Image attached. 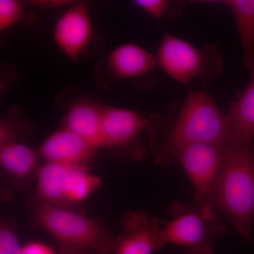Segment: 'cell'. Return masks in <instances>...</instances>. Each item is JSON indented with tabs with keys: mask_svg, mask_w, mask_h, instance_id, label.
Here are the masks:
<instances>
[{
	"mask_svg": "<svg viewBox=\"0 0 254 254\" xmlns=\"http://www.w3.org/2000/svg\"><path fill=\"white\" fill-rule=\"evenodd\" d=\"M155 163L167 167L173 155L185 145L195 143L225 145L229 140L226 115L205 92L189 91L177 116L168 126L157 115L149 117L147 128Z\"/></svg>",
	"mask_w": 254,
	"mask_h": 254,
	"instance_id": "obj_1",
	"label": "cell"
},
{
	"mask_svg": "<svg viewBox=\"0 0 254 254\" xmlns=\"http://www.w3.org/2000/svg\"><path fill=\"white\" fill-rule=\"evenodd\" d=\"M253 141V138L228 140L218 176L208 194L198 203L223 214L247 242L252 240L254 220Z\"/></svg>",
	"mask_w": 254,
	"mask_h": 254,
	"instance_id": "obj_2",
	"label": "cell"
},
{
	"mask_svg": "<svg viewBox=\"0 0 254 254\" xmlns=\"http://www.w3.org/2000/svg\"><path fill=\"white\" fill-rule=\"evenodd\" d=\"M32 222L55 239L58 246L85 251L92 254H112L113 235L103 225L69 208L35 201Z\"/></svg>",
	"mask_w": 254,
	"mask_h": 254,
	"instance_id": "obj_3",
	"label": "cell"
},
{
	"mask_svg": "<svg viewBox=\"0 0 254 254\" xmlns=\"http://www.w3.org/2000/svg\"><path fill=\"white\" fill-rule=\"evenodd\" d=\"M168 213L171 220L164 224L162 237L166 244L184 247L185 254H213L214 242L226 232L218 211L209 205L175 200Z\"/></svg>",
	"mask_w": 254,
	"mask_h": 254,
	"instance_id": "obj_4",
	"label": "cell"
},
{
	"mask_svg": "<svg viewBox=\"0 0 254 254\" xmlns=\"http://www.w3.org/2000/svg\"><path fill=\"white\" fill-rule=\"evenodd\" d=\"M156 58L158 66L184 85L195 79L210 84L223 71L222 53L218 47L208 44L197 48L170 33L164 34Z\"/></svg>",
	"mask_w": 254,
	"mask_h": 254,
	"instance_id": "obj_5",
	"label": "cell"
},
{
	"mask_svg": "<svg viewBox=\"0 0 254 254\" xmlns=\"http://www.w3.org/2000/svg\"><path fill=\"white\" fill-rule=\"evenodd\" d=\"M149 118L134 110L103 105V148L123 160H141L146 148L141 142Z\"/></svg>",
	"mask_w": 254,
	"mask_h": 254,
	"instance_id": "obj_6",
	"label": "cell"
},
{
	"mask_svg": "<svg viewBox=\"0 0 254 254\" xmlns=\"http://www.w3.org/2000/svg\"><path fill=\"white\" fill-rule=\"evenodd\" d=\"M225 145L195 143L182 147L172 162L181 164L194 190L195 203H200L213 187L224 163Z\"/></svg>",
	"mask_w": 254,
	"mask_h": 254,
	"instance_id": "obj_7",
	"label": "cell"
},
{
	"mask_svg": "<svg viewBox=\"0 0 254 254\" xmlns=\"http://www.w3.org/2000/svg\"><path fill=\"white\" fill-rule=\"evenodd\" d=\"M38 151L20 141L0 145L1 198L8 200L30 186L40 168Z\"/></svg>",
	"mask_w": 254,
	"mask_h": 254,
	"instance_id": "obj_8",
	"label": "cell"
},
{
	"mask_svg": "<svg viewBox=\"0 0 254 254\" xmlns=\"http://www.w3.org/2000/svg\"><path fill=\"white\" fill-rule=\"evenodd\" d=\"M161 222L143 210H130L121 220V235L114 241L112 254H153L166 245Z\"/></svg>",
	"mask_w": 254,
	"mask_h": 254,
	"instance_id": "obj_9",
	"label": "cell"
},
{
	"mask_svg": "<svg viewBox=\"0 0 254 254\" xmlns=\"http://www.w3.org/2000/svg\"><path fill=\"white\" fill-rule=\"evenodd\" d=\"M94 31L88 5L76 1L62 14L53 28L55 45L73 62L80 57L93 41Z\"/></svg>",
	"mask_w": 254,
	"mask_h": 254,
	"instance_id": "obj_10",
	"label": "cell"
},
{
	"mask_svg": "<svg viewBox=\"0 0 254 254\" xmlns=\"http://www.w3.org/2000/svg\"><path fill=\"white\" fill-rule=\"evenodd\" d=\"M97 150L76 133L60 127L43 141L38 153L45 163L87 164Z\"/></svg>",
	"mask_w": 254,
	"mask_h": 254,
	"instance_id": "obj_11",
	"label": "cell"
},
{
	"mask_svg": "<svg viewBox=\"0 0 254 254\" xmlns=\"http://www.w3.org/2000/svg\"><path fill=\"white\" fill-rule=\"evenodd\" d=\"M107 66L118 79H135L149 74L158 66L156 56L138 45L126 43L114 48L108 58Z\"/></svg>",
	"mask_w": 254,
	"mask_h": 254,
	"instance_id": "obj_12",
	"label": "cell"
},
{
	"mask_svg": "<svg viewBox=\"0 0 254 254\" xmlns=\"http://www.w3.org/2000/svg\"><path fill=\"white\" fill-rule=\"evenodd\" d=\"M103 105L91 100L79 99L68 106L60 127L83 138L95 149L103 148Z\"/></svg>",
	"mask_w": 254,
	"mask_h": 254,
	"instance_id": "obj_13",
	"label": "cell"
},
{
	"mask_svg": "<svg viewBox=\"0 0 254 254\" xmlns=\"http://www.w3.org/2000/svg\"><path fill=\"white\" fill-rule=\"evenodd\" d=\"M250 81L240 97L229 104L226 115L229 139L253 138L254 136V66Z\"/></svg>",
	"mask_w": 254,
	"mask_h": 254,
	"instance_id": "obj_14",
	"label": "cell"
},
{
	"mask_svg": "<svg viewBox=\"0 0 254 254\" xmlns=\"http://www.w3.org/2000/svg\"><path fill=\"white\" fill-rule=\"evenodd\" d=\"M212 2L222 4L235 16L243 53V64L247 70L254 66V0H223Z\"/></svg>",
	"mask_w": 254,
	"mask_h": 254,
	"instance_id": "obj_15",
	"label": "cell"
},
{
	"mask_svg": "<svg viewBox=\"0 0 254 254\" xmlns=\"http://www.w3.org/2000/svg\"><path fill=\"white\" fill-rule=\"evenodd\" d=\"M67 165L45 163L41 166L36 177V201L68 208L64 195V185Z\"/></svg>",
	"mask_w": 254,
	"mask_h": 254,
	"instance_id": "obj_16",
	"label": "cell"
},
{
	"mask_svg": "<svg viewBox=\"0 0 254 254\" xmlns=\"http://www.w3.org/2000/svg\"><path fill=\"white\" fill-rule=\"evenodd\" d=\"M101 185V179L90 173L87 164H68L64 195L68 208L86 199Z\"/></svg>",
	"mask_w": 254,
	"mask_h": 254,
	"instance_id": "obj_17",
	"label": "cell"
},
{
	"mask_svg": "<svg viewBox=\"0 0 254 254\" xmlns=\"http://www.w3.org/2000/svg\"><path fill=\"white\" fill-rule=\"evenodd\" d=\"M31 128L20 112L14 110L12 113L1 118L0 123V145L12 141H19V137Z\"/></svg>",
	"mask_w": 254,
	"mask_h": 254,
	"instance_id": "obj_18",
	"label": "cell"
},
{
	"mask_svg": "<svg viewBox=\"0 0 254 254\" xmlns=\"http://www.w3.org/2000/svg\"><path fill=\"white\" fill-rule=\"evenodd\" d=\"M134 4L155 20H161L165 15L177 17L181 14L185 2L167 0H136Z\"/></svg>",
	"mask_w": 254,
	"mask_h": 254,
	"instance_id": "obj_19",
	"label": "cell"
},
{
	"mask_svg": "<svg viewBox=\"0 0 254 254\" xmlns=\"http://www.w3.org/2000/svg\"><path fill=\"white\" fill-rule=\"evenodd\" d=\"M26 12L23 3L18 0H0V31H4L24 21Z\"/></svg>",
	"mask_w": 254,
	"mask_h": 254,
	"instance_id": "obj_20",
	"label": "cell"
},
{
	"mask_svg": "<svg viewBox=\"0 0 254 254\" xmlns=\"http://www.w3.org/2000/svg\"><path fill=\"white\" fill-rule=\"evenodd\" d=\"M0 254H22L14 225L6 219L0 224Z\"/></svg>",
	"mask_w": 254,
	"mask_h": 254,
	"instance_id": "obj_21",
	"label": "cell"
},
{
	"mask_svg": "<svg viewBox=\"0 0 254 254\" xmlns=\"http://www.w3.org/2000/svg\"><path fill=\"white\" fill-rule=\"evenodd\" d=\"M22 254H57V252L43 242H31L22 247Z\"/></svg>",
	"mask_w": 254,
	"mask_h": 254,
	"instance_id": "obj_22",
	"label": "cell"
},
{
	"mask_svg": "<svg viewBox=\"0 0 254 254\" xmlns=\"http://www.w3.org/2000/svg\"><path fill=\"white\" fill-rule=\"evenodd\" d=\"M73 2L72 1H66V0H43V1H31V4L51 9V8L71 6Z\"/></svg>",
	"mask_w": 254,
	"mask_h": 254,
	"instance_id": "obj_23",
	"label": "cell"
},
{
	"mask_svg": "<svg viewBox=\"0 0 254 254\" xmlns=\"http://www.w3.org/2000/svg\"><path fill=\"white\" fill-rule=\"evenodd\" d=\"M57 254H92L89 252L76 250V249L68 248L66 247L58 246V250L56 251Z\"/></svg>",
	"mask_w": 254,
	"mask_h": 254,
	"instance_id": "obj_24",
	"label": "cell"
}]
</instances>
